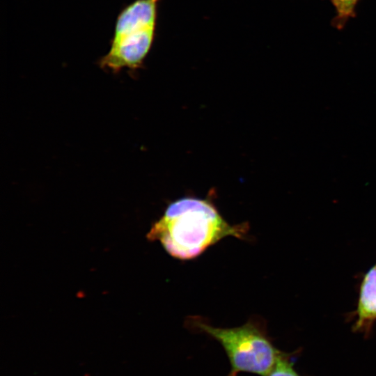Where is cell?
Listing matches in <instances>:
<instances>
[{
	"mask_svg": "<svg viewBox=\"0 0 376 376\" xmlns=\"http://www.w3.org/2000/svg\"><path fill=\"white\" fill-rule=\"evenodd\" d=\"M247 223L230 225L210 201L186 197L171 203L148 233L173 257L189 260L227 236L245 239Z\"/></svg>",
	"mask_w": 376,
	"mask_h": 376,
	"instance_id": "1",
	"label": "cell"
},
{
	"mask_svg": "<svg viewBox=\"0 0 376 376\" xmlns=\"http://www.w3.org/2000/svg\"><path fill=\"white\" fill-rule=\"evenodd\" d=\"M192 323L222 345L230 363L228 376L240 373L266 376L283 353L273 345L265 327L257 320H250L233 328L214 327L195 319Z\"/></svg>",
	"mask_w": 376,
	"mask_h": 376,
	"instance_id": "2",
	"label": "cell"
},
{
	"mask_svg": "<svg viewBox=\"0 0 376 376\" xmlns=\"http://www.w3.org/2000/svg\"><path fill=\"white\" fill-rule=\"evenodd\" d=\"M155 28H149L113 36L109 52L99 65L118 72L123 68H139L148 54L155 38Z\"/></svg>",
	"mask_w": 376,
	"mask_h": 376,
	"instance_id": "3",
	"label": "cell"
},
{
	"mask_svg": "<svg viewBox=\"0 0 376 376\" xmlns=\"http://www.w3.org/2000/svg\"><path fill=\"white\" fill-rule=\"evenodd\" d=\"M159 0H136L118 16L113 36L134 31L155 28Z\"/></svg>",
	"mask_w": 376,
	"mask_h": 376,
	"instance_id": "4",
	"label": "cell"
},
{
	"mask_svg": "<svg viewBox=\"0 0 376 376\" xmlns=\"http://www.w3.org/2000/svg\"><path fill=\"white\" fill-rule=\"evenodd\" d=\"M354 315L357 331L368 332L376 321V264L362 279Z\"/></svg>",
	"mask_w": 376,
	"mask_h": 376,
	"instance_id": "5",
	"label": "cell"
},
{
	"mask_svg": "<svg viewBox=\"0 0 376 376\" xmlns=\"http://www.w3.org/2000/svg\"><path fill=\"white\" fill-rule=\"evenodd\" d=\"M359 0H331L336 9V15L332 21L333 26L343 29L347 20L355 15V6Z\"/></svg>",
	"mask_w": 376,
	"mask_h": 376,
	"instance_id": "6",
	"label": "cell"
},
{
	"mask_svg": "<svg viewBox=\"0 0 376 376\" xmlns=\"http://www.w3.org/2000/svg\"><path fill=\"white\" fill-rule=\"evenodd\" d=\"M266 376H300L295 370L293 363L283 352L272 370Z\"/></svg>",
	"mask_w": 376,
	"mask_h": 376,
	"instance_id": "7",
	"label": "cell"
},
{
	"mask_svg": "<svg viewBox=\"0 0 376 376\" xmlns=\"http://www.w3.org/2000/svg\"><path fill=\"white\" fill-rule=\"evenodd\" d=\"M330 1H331V0H329Z\"/></svg>",
	"mask_w": 376,
	"mask_h": 376,
	"instance_id": "8",
	"label": "cell"
}]
</instances>
